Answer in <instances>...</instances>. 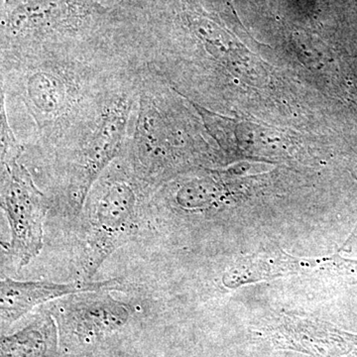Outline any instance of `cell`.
<instances>
[{"mask_svg": "<svg viewBox=\"0 0 357 357\" xmlns=\"http://www.w3.org/2000/svg\"><path fill=\"white\" fill-rule=\"evenodd\" d=\"M2 119L29 141L72 153L98 126L115 89L137 70L122 47L63 42L2 51Z\"/></svg>", "mask_w": 357, "mask_h": 357, "instance_id": "6da1fadb", "label": "cell"}, {"mask_svg": "<svg viewBox=\"0 0 357 357\" xmlns=\"http://www.w3.org/2000/svg\"><path fill=\"white\" fill-rule=\"evenodd\" d=\"M146 189L134 175L109 171L98 178L86 199V225L81 268L86 281L135 229L140 190Z\"/></svg>", "mask_w": 357, "mask_h": 357, "instance_id": "7a4b0ae2", "label": "cell"}, {"mask_svg": "<svg viewBox=\"0 0 357 357\" xmlns=\"http://www.w3.org/2000/svg\"><path fill=\"white\" fill-rule=\"evenodd\" d=\"M139 75L115 89L105 103L98 126L81 146L68 156L66 197L69 208L79 215L91 188L128 146Z\"/></svg>", "mask_w": 357, "mask_h": 357, "instance_id": "3957f363", "label": "cell"}, {"mask_svg": "<svg viewBox=\"0 0 357 357\" xmlns=\"http://www.w3.org/2000/svg\"><path fill=\"white\" fill-rule=\"evenodd\" d=\"M1 204L10 227L11 255L28 264L43 248V222L48 202L18 159L24 148L13 137L1 139Z\"/></svg>", "mask_w": 357, "mask_h": 357, "instance_id": "277c9868", "label": "cell"}, {"mask_svg": "<svg viewBox=\"0 0 357 357\" xmlns=\"http://www.w3.org/2000/svg\"><path fill=\"white\" fill-rule=\"evenodd\" d=\"M276 347L314 357H357V335L337 326L294 314H281L266 330Z\"/></svg>", "mask_w": 357, "mask_h": 357, "instance_id": "5b68a950", "label": "cell"}, {"mask_svg": "<svg viewBox=\"0 0 357 357\" xmlns=\"http://www.w3.org/2000/svg\"><path fill=\"white\" fill-rule=\"evenodd\" d=\"M119 279L102 282L77 281L74 283L59 284L47 281H15L4 278L1 280L0 291L1 324L3 326L10 325L35 307L64 296L96 291L119 290Z\"/></svg>", "mask_w": 357, "mask_h": 357, "instance_id": "8992f818", "label": "cell"}, {"mask_svg": "<svg viewBox=\"0 0 357 357\" xmlns=\"http://www.w3.org/2000/svg\"><path fill=\"white\" fill-rule=\"evenodd\" d=\"M105 292L96 291L73 296L62 303L59 312L82 332L112 330L128 321L129 312L123 303Z\"/></svg>", "mask_w": 357, "mask_h": 357, "instance_id": "52a82bcc", "label": "cell"}, {"mask_svg": "<svg viewBox=\"0 0 357 357\" xmlns=\"http://www.w3.org/2000/svg\"><path fill=\"white\" fill-rule=\"evenodd\" d=\"M296 259V256L276 248L241 256L223 274V284L225 287L237 289L249 284L295 276Z\"/></svg>", "mask_w": 357, "mask_h": 357, "instance_id": "ba28073f", "label": "cell"}, {"mask_svg": "<svg viewBox=\"0 0 357 357\" xmlns=\"http://www.w3.org/2000/svg\"><path fill=\"white\" fill-rule=\"evenodd\" d=\"M55 351V326L47 312L2 342V357H53Z\"/></svg>", "mask_w": 357, "mask_h": 357, "instance_id": "9c48e42d", "label": "cell"}, {"mask_svg": "<svg viewBox=\"0 0 357 357\" xmlns=\"http://www.w3.org/2000/svg\"><path fill=\"white\" fill-rule=\"evenodd\" d=\"M319 276L357 284V259H347L338 255L321 257Z\"/></svg>", "mask_w": 357, "mask_h": 357, "instance_id": "30bf717a", "label": "cell"}, {"mask_svg": "<svg viewBox=\"0 0 357 357\" xmlns=\"http://www.w3.org/2000/svg\"><path fill=\"white\" fill-rule=\"evenodd\" d=\"M356 178H357V171L356 173ZM357 238V223L356 225V227H354V230H352L351 236H349V238H347V241H345V243L344 244V248H347V245H349V243H351L352 241H354V239Z\"/></svg>", "mask_w": 357, "mask_h": 357, "instance_id": "8fae6325", "label": "cell"}]
</instances>
